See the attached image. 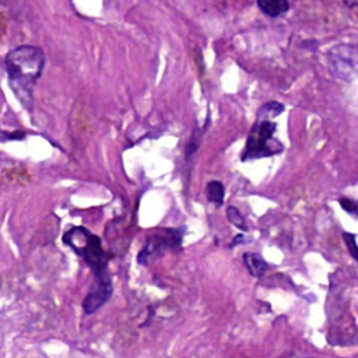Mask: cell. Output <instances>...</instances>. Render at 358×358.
Instances as JSON below:
<instances>
[{
    "label": "cell",
    "mask_w": 358,
    "mask_h": 358,
    "mask_svg": "<svg viewBox=\"0 0 358 358\" xmlns=\"http://www.w3.org/2000/svg\"><path fill=\"white\" fill-rule=\"evenodd\" d=\"M286 106L277 101H270L262 105V108L258 112L259 121H268V117H276L284 112Z\"/></svg>",
    "instance_id": "obj_9"
},
{
    "label": "cell",
    "mask_w": 358,
    "mask_h": 358,
    "mask_svg": "<svg viewBox=\"0 0 358 358\" xmlns=\"http://www.w3.org/2000/svg\"><path fill=\"white\" fill-rule=\"evenodd\" d=\"M185 228H165L161 234H154L147 238L143 250L138 255V262L143 266L149 265L153 259L161 257L165 250L179 251L182 247Z\"/></svg>",
    "instance_id": "obj_4"
},
{
    "label": "cell",
    "mask_w": 358,
    "mask_h": 358,
    "mask_svg": "<svg viewBox=\"0 0 358 358\" xmlns=\"http://www.w3.org/2000/svg\"><path fill=\"white\" fill-rule=\"evenodd\" d=\"M26 138V133L24 132H20V131H17V132H13V133H10V132H6V131H3V129H0V142H9V140H22V139H24Z\"/></svg>",
    "instance_id": "obj_13"
},
{
    "label": "cell",
    "mask_w": 358,
    "mask_h": 358,
    "mask_svg": "<svg viewBox=\"0 0 358 358\" xmlns=\"http://www.w3.org/2000/svg\"><path fill=\"white\" fill-rule=\"evenodd\" d=\"M343 240L347 245V250L350 252V255L358 262V245H357V241H355V235L354 234H350V232H344L343 234Z\"/></svg>",
    "instance_id": "obj_11"
},
{
    "label": "cell",
    "mask_w": 358,
    "mask_h": 358,
    "mask_svg": "<svg viewBox=\"0 0 358 358\" xmlns=\"http://www.w3.org/2000/svg\"><path fill=\"white\" fill-rule=\"evenodd\" d=\"M207 193V200L215 206H221L224 203V196H225V189L224 185L220 181H211L207 184L206 188Z\"/></svg>",
    "instance_id": "obj_8"
},
{
    "label": "cell",
    "mask_w": 358,
    "mask_h": 358,
    "mask_svg": "<svg viewBox=\"0 0 358 358\" xmlns=\"http://www.w3.org/2000/svg\"><path fill=\"white\" fill-rule=\"evenodd\" d=\"M258 8L269 17H279L290 10L288 0H258Z\"/></svg>",
    "instance_id": "obj_7"
},
{
    "label": "cell",
    "mask_w": 358,
    "mask_h": 358,
    "mask_svg": "<svg viewBox=\"0 0 358 358\" xmlns=\"http://www.w3.org/2000/svg\"><path fill=\"white\" fill-rule=\"evenodd\" d=\"M9 86L19 101L30 108L34 88L45 67V54L34 45H22L10 51L5 60Z\"/></svg>",
    "instance_id": "obj_1"
},
{
    "label": "cell",
    "mask_w": 358,
    "mask_h": 358,
    "mask_svg": "<svg viewBox=\"0 0 358 358\" xmlns=\"http://www.w3.org/2000/svg\"><path fill=\"white\" fill-rule=\"evenodd\" d=\"M112 293H113V284L109 276L94 280L88 294L83 301L84 312L87 315L95 314L99 308H102L109 301V298L112 297Z\"/></svg>",
    "instance_id": "obj_5"
},
{
    "label": "cell",
    "mask_w": 358,
    "mask_h": 358,
    "mask_svg": "<svg viewBox=\"0 0 358 358\" xmlns=\"http://www.w3.org/2000/svg\"><path fill=\"white\" fill-rule=\"evenodd\" d=\"M244 241V235L243 234H240V235H236L235 238H234V241H232V244L229 245V248H234V247H236L238 244L240 243H243Z\"/></svg>",
    "instance_id": "obj_14"
},
{
    "label": "cell",
    "mask_w": 358,
    "mask_h": 358,
    "mask_svg": "<svg viewBox=\"0 0 358 358\" xmlns=\"http://www.w3.org/2000/svg\"><path fill=\"white\" fill-rule=\"evenodd\" d=\"M339 204L341 206V209L344 211H347L348 214L358 218V202L357 200H352V199H348V197H340Z\"/></svg>",
    "instance_id": "obj_12"
},
{
    "label": "cell",
    "mask_w": 358,
    "mask_h": 358,
    "mask_svg": "<svg viewBox=\"0 0 358 358\" xmlns=\"http://www.w3.org/2000/svg\"><path fill=\"white\" fill-rule=\"evenodd\" d=\"M227 217H228L229 222H231L232 225H235L238 229H241V231H248L247 221H245L244 215L241 214V211L238 210L236 207L229 206V207L227 209Z\"/></svg>",
    "instance_id": "obj_10"
},
{
    "label": "cell",
    "mask_w": 358,
    "mask_h": 358,
    "mask_svg": "<svg viewBox=\"0 0 358 358\" xmlns=\"http://www.w3.org/2000/svg\"><path fill=\"white\" fill-rule=\"evenodd\" d=\"M276 129L277 127L272 121H258L250 132L241 160L251 161L280 154L284 150V146L276 139L273 140Z\"/></svg>",
    "instance_id": "obj_3"
},
{
    "label": "cell",
    "mask_w": 358,
    "mask_h": 358,
    "mask_svg": "<svg viewBox=\"0 0 358 358\" xmlns=\"http://www.w3.org/2000/svg\"><path fill=\"white\" fill-rule=\"evenodd\" d=\"M244 263H245L250 275L254 277H258V279L263 277V275L269 269L268 262L259 254H255V252L244 254Z\"/></svg>",
    "instance_id": "obj_6"
},
{
    "label": "cell",
    "mask_w": 358,
    "mask_h": 358,
    "mask_svg": "<svg viewBox=\"0 0 358 358\" xmlns=\"http://www.w3.org/2000/svg\"><path fill=\"white\" fill-rule=\"evenodd\" d=\"M343 3L347 8H357L358 6V0H343Z\"/></svg>",
    "instance_id": "obj_15"
},
{
    "label": "cell",
    "mask_w": 358,
    "mask_h": 358,
    "mask_svg": "<svg viewBox=\"0 0 358 358\" xmlns=\"http://www.w3.org/2000/svg\"><path fill=\"white\" fill-rule=\"evenodd\" d=\"M63 243L69 245L91 269L95 280L108 277L109 257L102 250L101 238L84 227H73L63 235Z\"/></svg>",
    "instance_id": "obj_2"
}]
</instances>
